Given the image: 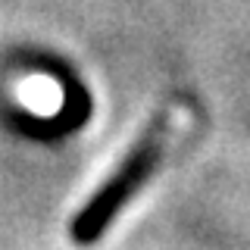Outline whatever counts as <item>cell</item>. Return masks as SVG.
Listing matches in <instances>:
<instances>
[{"label":"cell","mask_w":250,"mask_h":250,"mask_svg":"<svg viewBox=\"0 0 250 250\" xmlns=\"http://www.w3.org/2000/svg\"><path fill=\"white\" fill-rule=\"evenodd\" d=\"M172 128H175V125H172V119L166 116V119H156L150 128L141 135V141L128 150V156H125L119 166H116V172L106 178V185L97 188L94 197L84 203V209L72 219L69 238H72L75 244H94V241L109 229V222L116 219V213L144 188V182L150 178V172L156 169L163 150H166V141L172 135Z\"/></svg>","instance_id":"obj_1"}]
</instances>
